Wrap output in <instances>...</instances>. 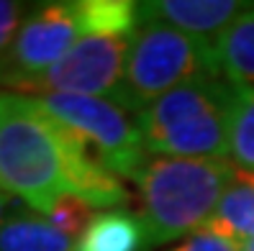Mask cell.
Segmentation results:
<instances>
[{
	"instance_id": "obj_1",
	"label": "cell",
	"mask_w": 254,
	"mask_h": 251,
	"mask_svg": "<svg viewBox=\"0 0 254 251\" xmlns=\"http://www.w3.org/2000/svg\"><path fill=\"white\" fill-rule=\"evenodd\" d=\"M0 187L44 215L62 195L106 210L128 198L118 177L39 98L10 90H0Z\"/></svg>"
},
{
	"instance_id": "obj_2",
	"label": "cell",
	"mask_w": 254,
	"mask_h": 251,
	"mask_svg": "<svg viewBox=\"0 0 254 251\" xmlns=\"http://www.w3.org/2000/svg\"><path fill=\"white\" fill-rule=\"evenodd\" d=\"M236 177L229 159L152 156L133 174L146 251L200 233Z\"/></svg>"
},
{
	"instance_id": "obj_3",
	"label": "cell",
	"mask_w": 254,
	"mask_h": 251,
	"mask_svg": "<svg viewBox=\"0 0 254 251\" xmlns=\"http://www.w3.org/2000/svg\"><path fill=\"white\" fill-rule=\"evenodd\" d=\"M239 85L211 77L183 85L136 113L144 151L177 159H229Z\"/></svg>"
},
{
	"instance_id": "obj_4",
	"label": "cell",
	"mask_w": 254,
	"mask_h": 251,
	"mask_svg": "<svg viewBox=\"0 0 254 251\" xmlns=\"http://www.w3.org/2000/svg\"><path fill=\"white\" fill-rule=\"evenodd\" d=\"M211 77H223L213 41L159 21H141L131 36L124 85L113 102L136 115L177 87Z\"/></svg>"
},
{
	"instance_id": "obj_5",
	"label": "cell",
	"mask_w": 254,
	"mask_h": 251,
	"mask_svg": "<svg viewBox=\"0 0 254 251\" xmlns=\"http://www.w3.org/2000/svg\"><path fill=\"white\" fill-rule=\"evenodd\" d=\"M39 102L87 146H95L98 161L116 177L121 174L133 180V174L144 167L146 151L136 118H131L113 100L93 95H41Z\"/></svg>"
},
{
	"instance_id": "obj_6",
	"label": "cell",
	"mask_w": 254,
	"mask_h": 251,
	"mask_svg": "<svg viewBox=\"0 0 254 251\" xmlns=\"http://www.w3.org/2000/svg\"><path fill=\"white\" fill-rule=\"evenodd\" d=\"M82 39L74 3H41L26 16L16 41L0 59V85L10 93L52 69Z\"/></svg>"
},
{
	"instance_id": "obj_7",
	"label": "cell",
	"mask_w": 254,
	"mask_h": 251,
	"mask_svg": "<svg viewBox=\"0 0 254 251\" xmlns=\"http://www.w3.org/2000/svg\"><path fill=\"white\" fill-rule=\"evenodd\" d=\"M131 36H82L41 77L21 87V95H93L116 100L124 85Z\"/></svg>"
},
{
	"instance_id": "obj_8",
	"label": "cell",
	"mask_w": 254,
	"mask_h": 251,
	"mask_svg": "<svg viewBox=\"0 0 254 251\" xmlns=\"http://www.w3.org/2000/svg\"><path fill=\"white\" fill-rule=\"evenodd\" d=\"M254 3L239 0H149L139 3V23L159 21L177 31L213 41Z\"/></svg>"
},
{
	"instance_id": "obj_9",
	"label": "cell",
	"mask_w": 254,
	"mask_h": 251,
	"mask_svg": "<svg viewBox=\"0 0 254 251\" xmlns=\"http://www.w3.org/2000/svg\"><path fill=\"white\" fill-rule=\"evenodd\" d=\"M203 233H213L236 246L254 239V172L236 169L234 182L203 226Z\"/></svg>"
},
{
	"instance_id": "obj_10",
	"label": "cell",
	"mask_w": 254,
	"mask_h": 251,
	"mask_svg": "<svg viewBox=\"0 0 254 251\" xmlns=\"http://www.w3.org/2000/svg\"><path fill=\"white\" fill-rule=\"evenodd\" d=\"M72 251H146V231L139 215L111 208L95 213Z\"/></svg>"
},
{
	"instance_id": "obj_11",
	"label": "cell",
	"mask_w": 254,
	"mask_h": 251,
	"mask_svg": "<svg viewBox=\"0 0 254 251\" xmlns=\"http://www.w3.org/2000/svg\"><path fill=\"white\" fill-rule=\"evenodd\" d=\"M213 47L223 77L254 87V5L216 39Z\"/></svg>"
},
{
	"instance_id": "obj_12",
	"label": "cell",
	"mask_w": 254,
	"mask_h": 251,
	"mask_svg": "<svg viewBox=\"0 0 254 251\" xmlns=\"http://www.w3.org/2000/svg\"><path fill=\"white\" fill-rule=\"evenodd\" d=\"M74 241L47 218L13 215L0 223V251H72Z\"/></svg>"
},
{
	"instance_id": "obj_13",
	"label": "cell",
	"mask_w": 254,
	"mask_h": 251,
	"mask_svg": "<svg viewBox=\"0 0 254 251\" xmlns=\"http://www.w3.org/2000/svg\"><path fill=\"white\" fill-rule=\"evenodd\" d=\"M82 36H133L139 28V3L131 0H74Z\"/></svg>"
},
{
	"instance_id": "obj_14",
	"label": "cell",
	"mask_w": 254,
	"mask_h": 251,
	"mask_svg": "<svg viewBox=\"0 0 254 251\" xmlns=\"http://www.w3.org/2000/svg\"><path fill=\"white\" fill-rule=\"evenodd\" d=\"M229 161L242 172H254V87L239 85L231 118Z\"/></svg>"
},
{
	"instance_id": "obj_15",
	"label": "cell",
	"mask_w": 254,
	"mask_h": 251,
	"mask_svg": "<svg viewBox=\"0 0 254 251\" xmlns=\"http://www.w3.org/2000/svg\"><path fill=\"white\" fill-rule=\"evenodd\" d=\"M95 218L93 213V205L85 202L77 195H62L57 202L52 213L47 215V220L52 226H57L62 233H67L72 241H77L80 236L85 233V228L90 226V220Z\"/></svg>"
},
{
	"instance_id": "obj_16",
	"label": "cell",
	"mask_w": 254,
	"mask_h": 251,
	"mask_svg": "<svg viewBox=\"0 0 254 251\" xmlns=\"http://www.w3.org/2000/svg\"><path fill=\"white\" fill-rule=\"evenodd\" d=\"M31 10H26L23 3H13V0H0V59L5 56L10 44L16 41L18 28L23 26L26 16Z\"/></svg>"
},
{
	"instance_id": "obj_17",
	"label": "cell",
	"mask_w": 254,
	"mask_h": 251,
	"mask_svg": "<svg viewBox=\"0 0 254 251\" xmlns=\"http://www.w3.org/2000/svg\"><path fill=\"white\" fill-rule=\"evenodd\" d=\"M170 251H239V246L231 244V241L218 239V236H213V233H203L200 231V233H192L190 239L180 241Z\"/></svg>"
},
{
	"instance_id": "obj_18",
	"label": "cell",
	"mask_w": 254,
	"mask_h": 251,
	"mask_svg": "<svg viewBox=\"0 0 254 251\" xmlns=\"http://www.w3.org/2000/svg\"><path fill=\"white\" fill-rule=\"evenodd\" d=\"M3 213H5V190L0 187V223H3Z\"/></svg>"
},
{
	"instance_id": "obj_19",
	"label": "cell",
	"mask_w": 254,
	"mask_h": 251,
	"mask_svg": "<svg viewBox=\"0 0 254 251\" xmlns=\"http://www.w3.org/2000/svg\"><path fill=\"white\" fill-rule=\"evenodd\" d=\"M239 251H254V239L252 241H244L242 246H239Z\"/></svg>"
}]
</instances>
